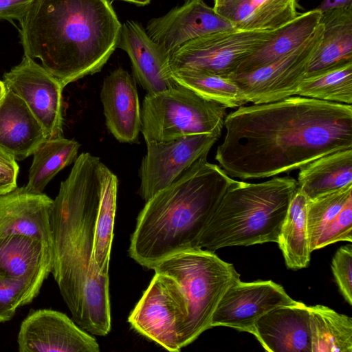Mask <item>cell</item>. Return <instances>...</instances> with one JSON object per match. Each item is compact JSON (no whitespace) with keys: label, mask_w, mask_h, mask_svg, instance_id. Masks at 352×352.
<instances>
[{"label":"cell","mask_w":352,"mask_h":352,"mask_svg":"<svg viewBox=\"0 0 352 352\" xmlns=\"http://www.w3.org/2000/svg\"><path fill=\"white\" fill-rule=\"evenodd\" d=\"M19 167L16 159L0 148V194H6L17 188Z\"/></svg>","instance_id":"e575fe53"},{"label":"cell","mask_w":352,"mask_h":352,"mask_svg":"<svg viewBox=\"0 0 352 352\" xmlns=\"http://www.w3.org/2000/svg\"><path fill=\"white\" fill-rule=\"evenodd\" d=\"M296 96L351 104L352 63L305 78L300 82Z\"/></svg>","instance_id":"1f68e13d"},{"label":"cell","mask_w":352,"mask_h":352,"mask_svg":"<svg viewBox=\"0 0 352 352\" xmlns=\"http://www.w3.org/2000/svg\"><path fill=\"white\" fill-rule=\"evenodd\" d=\"M232 30H234L232 23L204 0H186L166 14L151 19L145 29L169 56L194 39Z\"/></svg>","instance_id":"9a60e30c"},{"label":"cell","mask_w":352,"mask_h":352,"mask_svg":"<svg viewBox=\"0 0 352 352\" xmlns=\"http://www.w3.org/2000/svg\"><path fill=\"white\" fill-rule=\"evenodd\" d=\"M218 139L203 134L146 143V153L139 172L140 195L146 201L170 185L197 160L208 156Z\"/></svg>","instance_id":"8fae6325"},{"label":"cell","mask_w":352,"mask_h":352,"mask_svg":"<svg viewBox=\"0 0 352 352\" xmlns=\"http://www.w3.org/2000/svg\"><path fill=\"white\" fill-rule=\"evenodd\" d=\"M53 199L25 187L0 194V237L13 234L34 236L52 247L50 213Z\"/></svg>","instance_id":"44dd1931"},{"label":"cell","mask_w":352,"mask_h":352,"mask_svg":"<svg viewBox=\"0 0 352 352\" xmlns=\"http://www.w3.org/2000/svg\"><path fill=\"white\" fill-rule=\"evenodd\" d=\"M171 76L177 84L227 108H238L249 102L243 91L230 78L195 69L171 71Z\"/></svg>","instance_id":"4dcf8cb0"},{"label":"cell","mask_w":352,"mask_h":352,"mask_svg":"<svg viewBox=\"0 0 352 352\" xmlns=\"http://www.w3.org/2000/svg\"><path fill=\"white\" fill-rule=\"evenodd\" d=\"M20 352H99L96 340L63 313L33 311L22 322L17 338Z\"/></svg>","instance_id":"5bb4252c"},{"label":"cell","mask_w":352,"mask_h":352,"mask_svg":"<svg viewBox=\"0 0 352 352\" xmlns=\"http://www.w3.org/2000/svg\"><path fill=\"white\" fill-rule=\"evenodd\" d=\"M226 111L224 105L177 84L146 94L140 111V131L146 143L203 134L219 138Z\"/></svg>","instance_id":"52a82bcc"},{"label":"cell","mask_w":352,"mask_h":352,"mask_svg":"<svg viewBox=\"0 0 352 352\" xmlns=\"http://www.w3.org/2000/svg\"><path fill=\"white\" fill-rule=\"evenodd\" d=\"M307 198L298 187L281 227L278 244L288 268L307 267L311 250L307 225Z\"/></svg>","instance_id":"4316f807"},{"label":"cell","mask_w":352,"mask_h":352,"mask_svg":"<svg viewBox=\"0 0 352 352\" xmlns=\"http://www.w3.org/2000/svg\"><path fill=\"white\" fill-rule=\"evenodd\" d=\"M331 270L342 296L352 305V245L342 246L336 252Z\"/></svg>","instance_id":"836d02e7"},{"label":"cell","mask_w":352,"mask_h":352,"mask_svg":"<svg viewBox=\"0 0 352 352\" xmlns=\"http://www.w3.org/2000/svg\"><path fill=\"white\" fill-rule=\"evenodd\" d=\"M100 99L107 128L117 140L136 142L141 130V108L134 78L119 67L103 81Z\"/></svg>","instance_id":"d6986e66"},{"label":"cell","mask_w":352,"mask_h":352,"mask_svg":"<svg viewBox=\"0 0 352 352\" xmlns=\"http://www.w3.org/2000/svg\"><path fill=\"white\" fill-rule=\"evenodd\" d=\"M298 187L307 199L352 185V149L336 151L300 168Z\"/></svg>","instance_id":"484cf974"},{"label":"cell","mask_w":352,"mask_h":352,"mask_svg":"<svg viewBox=\"0 0 352 352\" xmlns=\"http://www.w3.org/2000/svg\"><path fill=\"white\" fill-rule=\"evenodd\" d=\"M188 315V301L172 276L155 272L128 322L139 333L171 352L179 351Z\"/></svg>","instance_id":"ba28073f"},{"label":"cell","mask_w":352,"mask_h":352,"mask_svg":"<svg viewBox=\"0 0 352 352\" xmlns=\"http://www.w3.org/2000/svg\"><path fill=\"white\" fill-rule=\"evenodd\" d=\"M215 160L232 177L262 179L352 149V105L290 96L226 115Z\"/></svg>","instance_id":"6da1fadb"},{"label":"cell","mask_w":352,"mask_h":352,"mask_svg":"<svg viewBox=\"0 0 352 352\" xmlns=\"http://www.w3.org/2000/svg\"><path fill=\"white\" fill-rule=\"evenodd\" d=\"M323 34L305 78L352 63V8L322 12Z\"/></svg>","instance_id":"cb8c5ba5"},{"label":"cell","mask_w":352,"mask_h":352,"mask_svg":"<svg viewBox=\"0 0 352 352\" xmlns=\"http://www.w3.org/2000/svg\"><path fill=\"white\" fill-rule=\"evenodd\" d=\"M39 292L28 283L0 278V322L10 320L17 308L30 303Z\"/></svg>","instance_id":"d6a6232c"},{"label":"cell","mask_w":352,"mask_h":352,"mask_svg":"<svg viewBox=\"0 0 352 352\" xmlns=\"http://www.w3.org/2000/svg\"><path fill=\"white\" fill-rule=\"evenodd\" d=\"M153 270L174 278L186 295L188 315L182 348L212 327V317L221 296L232 284L240 280V274L232 264L223 261L214 252L201 248L169 256Z\"/></svg>","instance_id":"8992f818"},{"label":"cell","mask_w":352,"mask_h":352,"mask_svg":"<svg viewBox=\"0 0 352 352\" xmlns=\"http://www.w3.org/2000/svg\"><path fill=\"white\" fill-rule=\"evenodd\" d=\"M104 166L89 153L77 157L50 213L51 273L74 321L100 336L107 335L111 326L109 275L99 272L93 258Z\"/></svg>","instance_id":"7a4b0ae2"},{"label":"cell","mask_w":352,"mask_h":352,"mask_svg":"<svg viewBox=\"0 0 352 352\" xmlns=\"http://www.w3.org/2000/svg\"><path fill=\"white\" fill-rule=\"evenodd\" d=\"M321 14L322 12L315 8L298 14L294 19L275 30L273 36L248 56L232 75L264 67L295 50L312 36L320 24Z\"/></svg>","instance_id":"d4e9b609"},{"label":"cell","mask_w":352,"mask_h":352,"mask_svg":"<svg viewBox=\"0 0 352 352\" xmlns=\"http://www.w3.org/2000/svg\"><path fill=\"white\" fill-rule=\"evenodd\" d=\"M270 352H311L309 307L301 302L277 307L255 323L252 333Z\"/></svg>","instance_id":"ac0fdd59"},{"label":"cell","mask_w":352,"mask_h":352,"mask_svg":"<svg viewBox=\"0 0 352 352\" xmlns=\"http://www.w3.org/2000/svg\"><path fill=\"white\" fill-rule=\"evenodd\" d=\"M80 144L63 135L46 138L33 153L25 188L34 193H43L47 184L77 157Z\"/></svg>","instance_id":"83f0119b"},{"label":"cell","mask_w":352,"mask_h":352,"mask_svg":"<svg viewBox=\"0 0 352 352\" xmlns=\"http://www.w3.org/2000/svg\"><path fill=\"white\" fill-rule=\"evenodd\" d=\"M298 190L290 176L260 183L234 179L216 206L199 242L214 252L229 246L278 243L292 199Z\"/></svg>","instance_id":"5b68a950"},{"label":"cell","mask_w":352,"mask_h":352,"mask_svg":"<svg viewBox=\"0 0 352 352\" xmlns=\"http://www.w3.org/2000/svg\"><path fill=\"white\" fill-rule=\"evenodd\" d=\"M322 34L323 25L320 22L312 36L289 54L264 67L229 78L253 104L270 103L296 96Z\"/></svg>","instance_id":"30bf717a"},{"label":"cell","mask_w":352,"mask_h":352,"mask_svg":"<svg viewBox=\"0 0 352 352\" xmlns=\"http://www.w3.org/2000/svg\"><path fill=\"white\" fill-rule=\"evenodd\" d=\"M310 250L340 241L352 242V185L308 199Z\"/></svg>","instance_id":"e0dca14e"},{"label":"cell","mask_w":352,"mask_h":352,"mask_svg":"<svg viewBox=\"0 0 352 352\" xmlns=\"http://www.w3.org/2000/svg\"><path fill=\"white\" fill-rule=\"evenodd\" d=\"M52 267V247L39 238L23 234L0 237V278L40 290Z\"/></svg>","instance_id":"ffe728a7"},{"label":"cell","mask_w":352,"mask_h":352,"mask_svg":"<svg viewBox=\"0 0 352 352\" xmlns=\"http://www.w3.org/2000/svg\"><path fill=\"white\" fill-rule=\"evenodd\" d=\"M118 179L105 165L96 213L93 258L99 270L109 275L110 254L113 237Z\"/></svg>","instance_id":"f546056e"},{"label":"cell","mask_w":352,"mask_h":352,"mask_svg":"<svg viewBox=\"0 0 352 352\" xmlns=\"http://www.w3.org/2000/svg\"><path fill=\"white\" fill-rule=\"evenodd\" d=\"M121 1L133 3H135L139 6H145L146 4H148L151 1V0H121Z\"/></svg>","instance_id":"74e56055"},{"label":"cell","mask_w":352,"mask_h":352,"mask_svg":"<svg viewBox=\"0 0 352 352\" xmlns=\"http://www.w3.org/2000/svg\"><path fill=\"white\" fill-rule=\"evenodd\" d=\"M213 8L234 29L272 31L299 14L297 0H214Z\"/></svg>","instance_id":"603a6c76"},{"label":"cell","mask_w":352,"mask_h":352,"mask_svg":"<svg viewBox=\"0 0 352 352\" xmlns=\"http://www.w3.org/2000/svg\"><path fill=\"white\" fill-rule=\"evenodd\" d=\"M34 0H0V19L19 21L28 12Z\"/></svg>","instance_id":"d590c367"},{"label":"cell","mask_w":352,"mask_h":352,"mask_svg":"<svg viewBox=\"0 0 352 352\" xmlns=\"http://www.w3.org/2000/svg\"><path fill=\"white\" fill-rule=\"evenodd\" d=\"M234 180L221 166L197 160L140 212L131 237L130 256L153 267L174 254L197 249L202 232L221 196Z\"/></svg>","instance_id":"277c9868"},{"label":"cell","mask_w":352,"mask_h":352,"mask_svg":"<svg viewBox=\"0 0 352 352\" xmlns=\"http://www.w3.org/2000/svg\"><path fill=\"white\" fill-rule=\"evenodd\" d=\"M284 288L272 280L232 284L213 313L211 327L223 326L253 333L256 322L270 310L294 303Z\"/></svg>","instance_id":"4fadbf2b"},{"label":"cell","mask_w":352,"mask_h":352,"mask_svg":"<svg viewBox=\"0 0 352 352\" xmlns=\"http://www.w3.org/2000/svg\"><path fill=\"white\" fill-rule=\"evenodd\" d=\"M339 8H352V0H323L316 8L321 12Z\"/></svg>","instance_id":"8d00e7d4"},{"label":"cell","mask_w":352,"mask_h":352,"mask_svg":"<svg viewBox=\"0 0 352 352\" xmlns=\"http://www.w3.org/2000/svg\"><path fill=\"white\" fill-rule=\"evenodd\" d=\"M6 88L27 105L43 128L47 138L63 135V90L60 82L33 58L21 61L3 75Z\"/></svg>","instance_id":"7c38bea8"},{"label":"cell","mask_w":352,"mask_h":352,"mask_svg":"<svg viewBox=\"0 0 352 352\" xmlns=\"http://www.w3.org/2000/svg\"><path fill=\"white\" fill-rule=\"evenodd\" d=\"M311 352H351L352 318L324 305L309 306Z\"/></svg>","instance_id":"f1b7e54d"},{"label":"cell","mask_w":352,"mask_h":352,"mask_svg":"<svg viewBox=\"0 0 352 352\" xmlns=\"http://www.w3.org/2000/svg\"><path fill=\"white\" fill-rule=\"evenodd\" d=\"M19 23L24 55L63 87L101 70L122 25L109 0H34Z\"/></svg>","instance_id":"3957f363"},{"label":"cell","mask_w":352,"mask_h":352,"mask_svg":"<svg viewBox=\"0 0 352 352\" xmlns=\"http://www.w3.org/2000/svg\"><path fill=\"white\" fill-rule=\"evenodd\" d=\"M6 91H7V88H6L3 81L0 80V100L4 96Z\"/></svg>","instance_id":"f35d334b"},{"label":"cell","mask_w":352,"mask_h":352,"mask_svg":"<svg viewBox=\"0 0 352 352\" xmlns=\"http://www.w3.org/2000/svg\"><path fill=\"white\" fill-rule=\"evenodd\" d=\"M117 47L126 52L135 80L148 94L177 85L171 76L170 56L148 36L141 24L133 21L122 24Z\"/></svg>","instance_id":"2e32d148"},{"label":"cell","mask_w":352,"mask_h":352,"mask_svg":"<svg viewBox=\"0 0 352 352\" xmlns=\"http://www.w3.org/2000/svg\"><path fill=\"white\" fill-rule=\"evenodd\" d=\"M272 31L217 32L184 44L169 56L171 71L195 69L228 77L274 34Z\"/></svg>","instance_id":"9c48e42d"},{"label":"cell","mask_w":352,"mask_h":352,"mask_svg":"<svg viewBox=\"0 0 352 352\" xmlns=\"http://www.w3.org/2000/svg\"><path fill=\"white\" fill-rule=\"evenodd\" d=\"M46 138L25 102L7 89L0 100V148L20 161L32 155Z\"/></svg>","instance_id":"7402d4cb"}]
</instances>
